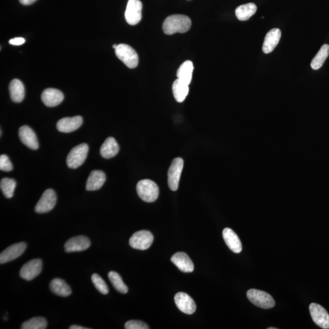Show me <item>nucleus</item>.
<instances>
[{
    "label": "nucleus",
    "mask_w": 329,
    "mask_h": 329,
    "mask_svg": "<svg viewBox=\"0 0 329 329\" xmlns=\"http://www.w3.org/2000/svg\"><path fill=\"white\" fill-rule=\"evenodd\" d=\"M192 22L189 17L184 15H172L164 20L162 28L164 34L172 35L185 33L189 30Z\"/></svg>",
    "instance_id": "1"
},
{
    "label": "nucleus",
    "mask_w": 329,
    "mask_h": 329,
    "mask_svg": "<svg viewBox=\"0 0 329 329\" xmlns=\"http://www.w3.org/2000/svg\"><path fill=\"white\" fill-rule=\"evenodd\" d=\"M138 195L143 201L152 202L156 201L159 195V189L154 182L149 179H143L137 185Z\"/></svg>",
    "instance_id": "2"
},
{
    "label": "nucleus",
    "mask_w": 329,
    "mask_h": 329,
    "mask_svg": "<svg viewBox=\"0 0 329 329\" xmlns=\"http://www.w3.org/2000/svg\"><path fill=\"white\" fill-rule=\"evenodd\" d=\"M88 152H89V146L86 143H82L75 146L67 155V166L70 169H78L86 160Z\"/></svg>",
    "instance_id": "3"
},
{
    "label": "nucleus",
    "mask_w": 329,
    "mask_h": 329,
    "mask_svg": "<svg viewBox=\"0 0 329 329\" xmlns=\"http://www.w3.org/2000/svg\"><path fill=\"white\" fill-rule=\"evenodd\" d=\"M117 58L129 69H134L139 64V57L131 46L126 44H119L116 49Z\"/></svg>",
    "instance_id": "4"
},
{
    "label": "nucleus",
    "mask_w": 329,
    "mask_h": 329,
    "mask_svg": "<svg viewBox=\"0 0 329 329\" xmlns=\"http://www.w3.org/2000/svg\"><path fill=\"white\" fill-rule=\"evenodd\" d=\"M247 297L258 307L268 309L275 307V301L272 296L263 291L251 289L247 292Z\"/></svg>",
    "instance_id": "5"
},
{
    "label": "nucleus",
    "mask_w": 329,
    "mask_h": 329,
    "mask_svg": "<svg viewBox=\"0 0 329 329\" xmlns=\"http://www.w3.org/2000/svg\"><path fill=\"white\" fill-rule=\"evenodd\" d=\"M154 237L151 232L140 231L134 233L129 239V245L132 248L139 250H146L153 242Z\"/></svg>",
    "instance_id": "6"
},
{
    "label": "nucleus",
    "mask_w": 329,
    "mask_h": 329,
    "mask_svg": "<svg viewBox=\"0 0 329 329\" xmlns=\"http://www.w3.org/2000/svg\"><path fill=\"white\" fill-rule=\"evenodd\" d=\"M184 167L183 158L178 157L172 161L168 172V184L172 191L178 189L179 181Z\"/></svg>",
    "instance_id": "7"
},
{
    "label": "nucleus",
    "mask_w": 329,
    "mask_h": 329,
    "mask_svg": "<svg viewBox=\"0 0 329 329\" xmlns=\"http://www.w3.org/2000/svg\"><path fill=\"white\" fill-rule=\"evenodd\" d=\"M142 4L140 0H129L125 11V19L128 24L134 26L142 19Z\"/></svg>",
    "instance_id": "8"
},
{
    "label": "nucleus",
    "mask_w": 329,
    "mask_h": 329,
    "mask_svg": "<svg viewBox=\"0 0 329 329\" xmlns=\"http://www.w3.org/2000/svg\"><path fill=\"white\" fill-rule=\"evenodd\" d=\"M57 197L52 189H47L38 201L35 211L37 213H44L51 211L57 204Z\"/></svg>",
    "instance_id": "9"
},
{
    "label": "nucleus",
    "mask_w": 329,
    "mask_h": 329,
    "mask_svg": "<svg viewBox=\"0 0 329 329\" xmlns=\"http://www.w3.org/2000/svg\"><path fill=\"white\" fill-rule=\"evenodd\" d=\"M42 269V261L39 258L28 261L22 267L20 276L26 281H30L40 275Z\"/></svg>",
    "instance_id": "10"
},
{
    "label": "nucleus",
    "mask_w": 329,
    "mask_h": 329,
    "mask_svg": "<svg viewBox=\"0 0 329 329\" xmlns=\"http://www.w3.org/2000/svg\"><path fill=\"white\" fill-rule=\"evenodd\" d=\"M310 313L315 324L324 329L329 328V315L321 305L312 303L309 306Z\"/></svg>",
    "instance_id": "11"
},
{
    "label": "nucleus",
    "mask_w": 329,
    "mask_h": 329,
    "mask_svg": "<svg viewBox=\"0 0 329 329\" xmlns=\"http://www.w3.org/2000/svg\"><path fill=\"white\" fill-rule=\"evenodd\" d=\"M26 244L24 242L15 243L9 246L0 254V263L4 264L10 262L21 256L26 248Z\"/></svg>",
    "instance_id": "12"
},
{
    "label": "nucleus",
    "mask_w": 329,
    "mask_h": 329,
    "mask_svg": "<svg viewBox=\"0 0 329 329\" xmlns=\"http://www.w3.org/2000/svg\"><path fill=\"white\" fill-rule=\"evenodd\" d=\"M176 306L182 312L188 315H192L195 313L196 305L193 299L189 295L183 292L176 294L175 297Z\"/></svg>",
    "instance_id": "13"
},
{
    "label": "nucleus",
    "mask_w": 329,
    "mask_h": 329,
    "mask_svg": "<svg viewBox=\"0 0 329 329\" xmlns=\"http://www.w3.org/2000/svg\"><path fill=\"white\" fill-rule=\"evenodd\" d=\"M91 245L89 238L86 236H76L70 239L65 244V251L68 253L86 250Z\"/></svg>",
    "instance_id": "14"
},
{
    "label": "nucleus",
    "mask_w": 329,
    "mask_h": 329,
    "mask_svg": "<svg viewBox=\"0 0 329 329\" xmlns=\"http://www.w3.org/2000/svg\"><path fill=\"white\" fill-rule=\"evenodd\" d=\"M83 122L81 116L66 117L59 121L57 127L59 131L64 133H70L77 130Z\"/></svg>",
    "instance_id": "15"
},
{
    "label": "nucleus",
    "mask_w": 329,
    "mask_h": 329,
    "mask_svg": "<svg viewBox=\"0 0 329 329\" xmlns=\"http://www.w3.org/2000/svg\"><path fill=\"white\" fill-rule=\"evenodd\" d=\"M20 141L29 148L36 150L39 148V143L36 134L28 126H23L19 129Z\"/></svg>",
    "instance_id": "16"
},
{
    "label": "nucleus",
    "mask_w": 329,
    "mask_h": 329,
    "mask_svg": "<svg viewBox=\"0 0 329 329\" xmlns=\"http://www.w3.org/2000/svg\"><path fill=\"white\" fill-rule=\"evenodd\" d=\"M64 96L60 90L49 88L43 91L41 99L46 106L55 107L64 100Z\"/></svg>",
    "instance_id": "17"
},
{
    "label": "nucleus",
    "mask_w": 329,
    "mask_h": 329,
    "mask_svg": "<svg viewBox=\"0 0 329 329\" xmlns=\"http://www.w3.org/2000/svg\"><path fill=\"white\" fill-rule=\"evenodd\" d=\"M223 239L231 250L239 254L242 251V242L236 233L230 228H225L223 231Z\"/></svg>",
    "instance_id": "18"
},
{
    "label": "nucleus",
    "mask_w": 329,
    "mask_h": 329,
    "mask_svg": "<svg viewBox=\"0 0 329 329\" xmlns=\"http://www.w3.org/2000/svg\"><path fill=\"white\" fill-rule=\"evenodd\" d=\"M281 37V31L278 28H274L266 34L263 44L264 53L269 54L274 50L278 45Z\"/></svg>",
    "instance_id": "19"
},
{
    "label": "nucleus",
    "mask_w": 329,
    "mask_h": 329,
    "mask_svg": "<svg viewBox=\"0 0 329 329\" xmlns=\"http://www.w3.org/2000/svg\"><path fill=\"white\" fill-rule=\"evenodd\" d=\"M171 261L182 272H192L194 271L192 261L184 252H177L173 255Z\"/></svg>",
    "instance_id": "20"
},
{
    "label": "nucleus",
    "mask_w": 329,
    "mask_h": 329,
    "mask_svg": "<svg viewBox=\"0 0 329 329\" xmlns=\"http://www.w3.org/2000/svg\"><path fill=\"white\" fill-rule=\"evenodd\" d=\"M105 175L100 170H93L90 173L86 183V190L95 191L100 189L105 181Z\"/></svg>",
    "instance_id": "21"
},
{
    "label": "nucleus",
    "mask_w": 329,
    "mask_h": 329,
    "mask_svg": "<svg viewBox=\"0 0 329 329\" xmlns=\"http://www.w3.org/2000/svg\"><path fill=\"white\" fill-rule=\"evenodd\" d=\"M120 147L118 143L113 137H108L102 144L100 149V154L105 158H113L118 154Z\"/></svg>",
    "instance_id": "22"
},
{
    "label": "nucleus",
    "mask_w": 329,
    "mask_h": 329,
    "mask_svg": "<svg viewBox=\"0 0 329 329\" xmlns=\"http://www.w3.org/2000/svg\"><path fill=\"white\" fill-rule=\"evenodd\" d=\"M52 293L61 297H67L72 294L71 288L63 279L55 278L49 284Z\"/></svg>",
    "instance_id": "23"
},
{
    "label": "nucleus",
    "mask_w": 329,
    "mask_h": 329,
    "mask_svg": "<svg viewBox=\"0 0 329 329\" xmlns=\"http://www.w3.org/2000/svg\"><path fill=\"white\" fill-rule=\"evenodd\" d=\"M12 100L15 102H20L25 97V87L21 81L15 79L11 82L9 86Z\"/></svg>",
    "instance_id": "24"
},
{
    "label": "nucleus",
    "mask_w": 329,
    "mask_h": 329,
    "mask_svg": "<svg viewBox=\"0 0 329 329\" xmlns=\"http://www.w3.org/2000/svg\"><path fill=\"white\" fill-rule=\"evenodd\" d=\"M193 70V64L192 61L184 62L178 70V79L184 83L189 85L192 81Z\"/></svg>",
    "instance_id": "25"
},
{
    "label": "nucleus",
    "mask_w": 329,
    "mask_h": 329,
    "mask_svg": "<svg viewBox=\"0 0 329 329\" xmlns=\"http://www.w3.org/2000/svg\"><path fill=\"white\" fill-rule=\"evenodd\" d=\"M257 6L253 3L243 5L237 7L236 10L237 18L240 21H246L256 13Z\"/></svg>",
    "instance_id": "26"
},
{
    "label": "nucleus",
    "mask_w": 329,
    "mask_h": 329,
    "mask_svg": "<svg viewBox=\"0 0 329 329\" xmlns=\"http://www.w3.org/2000/svg\"><path fill=\"white\" fill-rule=\"evenodd\" d=\"M172 89L175 98L179 102H183L189 92V85L184 83L178 79H176L173 83Z\"/></svg>",
    "instance_id": "27"
},
{
    "label": "nucleus",
    "mask_w": 329,
    "mask_h": 329,
    "mask_svg": "<svg viewBox=\"0 0 329 329\" xmlns=\"http://www.w3.org/2000/svg\"><path fill=\"white\" fill-rule=\"evenodd\" d=\"M329 55V45L327 44L323 45L315 57L311 61V67L313 70H317L321 68Z\"/></svg>",
    "instance_id": "28"
},
{
    "label": "nucleus",
    "mask_w": 329,
    "mask_h": 329,
    "mask_svg": "<svg viewBox=\"0 0 329 329\" xmlns=\"http://www.w3.org/2000/svg\"><path fill=\"white\" fill-rule=\"evenodd\" d=\"M108 278L113 286L117 292L120 293L126 294L128 292V288L123 281L121 276L115 271L108 273Z\"/></svg>",
    "instance_id": "29"
},
{
    "label": "nucleus",
    "mask_w": 329,
    "mask_h": 329,
    "mask_svg": "<svg viewBox=\"0 0 329 329\" xmlns=\"http://www.w3.org/2000/svg\"><path fill=\"white\" fill-rule=\"evenodd\" d=\"M16 182L13 179L4 178L0 183V187L6 198L10 199L14 195L16 187Z\"/></svg>",
    "instance_id": "30"
},
{
    "label": "nucleus",
    "mask_w": 329,
    "mask_h": 329,
    "mask_svg": "<svg viewBox=\"0 0 329 329\" xmlns=\"http://www.w3.org/2000/svg\"><path fill=\"white\" fill-rule=\"evenodd\" d=\"M47 327V321L43 317H34L23 322L22 329H45Z\"/></svg>",
    "instance_id": "31"
},
{
    "label": "nucleus",
    "mask_w": 329,
    "mask_h": 329,
    "mask_svg": "<svg viewBox=\"0 0 329 329\" xmlns=\"http://www.w3.org/2000/svg\"><path fill=\"white\" fill-rule=\"evenodd\" d=\"M92 281L96 289L102 295H107L108 293V288L103 279L97 274H93L92 276Z\"/></svg>",
    "instance_id": "32"
},
{
    "label": "nucleus",
    "mask_w": 329,
    "mask_h": 329,
    "mask_svg": "<svg viewBox=\"0 0 329 329\" xmlns=\"http://www.w3.org/2000/svg\"><path fill=\"white\" fill-rule=\"evenodd\" d=\"M13 169V164H12L10 158L7 155L3 154L0 156V170L4 172H11Z\"/></svg>",
    "instance_id": "33"
},
{
    "label": "nucleus",
    "mask_w": 329,
    "mask_h": 329,
    "mask_svg": "<svg viewBox=\"0 0 329 329\" xmlns=\"http://www.w3.org/2000/svg\"><path fill=\"white\" fill-rule=\"evenodd\" d=\"M125 327L126 329H148V325L141 321L131 320L126 322Z\"/></svg>",
    "instance_id": "34"
},
{
    "label": "nucleus",
    "mask_w": 329,
    "mask_h": 329,
    "mask_svg": "<svg viewBox=\"0 0 329 329\" xmlns=\"http://www.w3.org/2000/svg\"><path fill=\"white\" fill-rule=\"evenodd\" d=\"M25 42V39L22 37H16L10 40V43L13 45H21Z\"/></svg>",
    "instance_id": "35"
},
{
    "label": "nucleus",
    "mask_w": 329,
    "mask_h": 329,
    "mask_svg": "<svg viewBox=\"0 0 329 329\" xmlns=\"http://www.w3.org/2000/svg\"><path fill=\"white\" fill-rule=\"evenodd\" d=\"M37 0H19L20 4L23 5H30L34 4Z\"/></svg>",
    "instance_id": "36"
},
{
    "label": "nucleus",
    "mask_w": 329,
    "mask_h": 329,
    "mask_svg": "<svg viewBox=\"0 0 329 329\" xmlns=\"http://www.w3.org/2000/svg\"><path fill=\"white\" fill-rule=\"evenodd\" d=\"M70 329H88L89 328L84 327L82 326L77 325H73L70 326L69 327Z\"/></svg>",
    "instance_id": "37"
},
{
    "label": "nucleus",
    "mask_w": 329,
    "mask_h": 329,
    "mask_svg": "<svg viewBox=\"0 0 329 329\" xmlns=\"http://www.w3.org/2000/svg\"><path fill=\"white\" fill-rule=\"evenodd\" d=\"M117 46H118V45H116V44H114V45H113V48L115 49H116L117 48Z\"/></svg>",
    "instance_id": "38"
},
{
    "label": "nucleus",
    "mask_w": 329,
    "mask_h": 329,
    "mask_svg": "<svg viewBox=\"0 0 329 329\" xmlns=\"http://www.w3.org/2000/svg\"><path fill=\"white\" fill-rule=\"evenodd\" d=\"M268 329H277V328H274V327H269Z\"/></svg>",
    "instance_id": "39"
}]
</instances>
